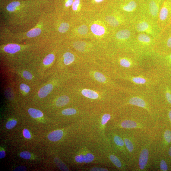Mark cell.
<instances>
[{
	"instance_id": "obj_1",
	"label": "cell",
	"mask_w": 171,
	"mask_h": 171,
	"mask_svg": "<svg viewBox=\"0 0 171 171\" xmlns=\"http://www.w3.org/2000/svg\"><path fill=\"white\" fill-rule=\"evenodd\" d=\"M70 144L69 160L78 170L92 165L104 166L109 163L101 153L97 143L83 135Z\"/></svg>"
},
{
	"instance_id": "obj_2",
	"label": "cell",
	"mask_w": 171,
	"mask_h": 171,
	"mask_svg": "<svg viewBox=\"0 0 171 171\" xmlns=\"http://www.w3.org/2000/svg\"><path fill=\"white\" fill-rule=\"evenodd\" d=\"M40 11L24 9L20 2H13L1 14L6 30L12 33H21L34 27L43 14Z\"/></svg>"
},
{
	"instance_id": "obj_3",
	"label": "cell",
	"mask_w": 171,
	"mask_h": 171,
	"mask_svg": "<svg viewBox=\"0 0 171 171\" xmlns=\"http://www.w3.org/2000/svg\"><path fill=\"white\" fill-rule=\"evenodd\" d=\"M114 119V116L109 112L91 113L85 120L83 135L97 143L106 142L107 127Z\"/></svg>"
},
{
	"instance_id": "obj_4",
	"label": "cell",
	"mask_w": 171,
	"mask_h": 171,
	"mask_svg": "<svg viewBox=\"0 0 171 171\" xmlns=\"http://www.w3.org/2000/svg\"><path fill=\"white\" fill-rule=\"evenodd\" d=\"M50 14L43 13L35 26L29 30L17 33L7 31L5 34L10 40H50Z\"/></svg>"
},
{
	"instance_id": "obj_5",
	"label": "cell",
	"mask_w": 171,
	"mask_h": 171,
	"mask_svg": "<svg viewBox=\"0 0 171 171\" xmlns=\"http://www.w3.org/2000/svg\"><path fill=\"white\" fill-rule=\"evenodd\" d=\"M143 60H150L152 71L162 79L171 80V52H162L153 50L145 55Z\"/></svg>"
},
{
	"instance_id": "obj_6",
	"label": "cell",
	"mask_w": 171,
	"mask_h": 171,
	"mask_svg": "<svg viewBox=\"0 0 171 171\" xmlns=\"http://www.w3.org/2000/svg\"><path fill=\"white\" fill-rule=\"evenodd\" d=\"M131 23L137 33H146L156 40L162 31L156 22L142 14L135 18Z\"/></svg>"
},
{
	"instance_id": "obj_7",
	"label": "cell",
	"mask_w": 171,
	"mask_h": 171,
	"mask_svg": "<svg viewBox=\"0 0 171 171\" xmlns=\"http://www.w3.org/2000/svg\"><path fill=\"white\" fill-rule=\"evenodd\" d=\"M156 41V39L148 34L136 33L132 50L142 59L144 55L154 50Z\"/></svg>"
},
{
	"instance_id": "obj_8",
	"label": "cell",
	"mask_w": 171,
	"mask_h": 171,
	"mask_svg": "<svg viewBox=\"0 0 171 171\" xmlns=\"http://www.w3.org/2000/svg\"><path fill=\"white\" fill-rule=\"evenodd\" d=\"M142 0H124L120 5L122 15L131 22L141 14Z\"/></svg>"
},
{
	"instance_id": "obj_9",
	"label": "cell",
	"mask_w": 171,
	"mask_h": 171,
	"mask_svg": "<svg viewBox=\"0 0 171 171\" xmlns=\"http://www.w3.org/2000/svg\"><path fill=\"white\" fill-rule=\"evenodd\" d=\"M97 144L101 153L109 162H111L119 169H124V166L123 161L108 141Z\"/></svg>"
},
{
	"instance_id": "obj_10",
	"label": "cell",
	"mask_w": 171,
	"mask_h": 171,
	"mask_svg": "<svg viewBox=\"0 0 171 171\" xmlns=\"http://www.w3.org/2000/svg\"><path fill=\"white\" fill-rule=\"evenodd\" d=\"M163 0H142L141 14L156 22Z\"/></svg>"
},
{
	"instance_id": "obj_11",
	"label": "cell",
	"mask_w": 171,
	"mask_h": 171,
	"mask_svg": "<svg viewBox=\"0 0 171 171\" xmlns=\"http://www.w3.org/2000/svg\"><path fill=\"white\" fill-rule=\"evenodd\" d=\"M153 50L162 52H171V23L162 30L156 40Z\"/></svg>"
},
{
	"instance_id": "obj_12",
	"label": "cell",
	"mask_w": 171,
	"mask_h": 171,
	"mask_svg": "<svg viewBox=\"0 0 171 171\" xmlns=\"http://www.w3.org/2000/svg\"><path fill=\"white\" fill-rule=\"evenodd\" d=\"M157 23L162 30L171 23V0H163Z\"/></svg>"
},
{
	"instance_id": "obj_13",
	"label": "cell",
	"mask_w": 171,
	"mask_h": 171,
	"mask_svg": "<svg viewBox=\"0 0 171 171\" xmlns=\"http://www.w3.org/2000/svg\"><path fill=\"white\" fill-rule=\"evenodd\" d=\"M66 132L65 130L63 129H57L50 132L48 136V138L51 141L58 142L62 140L65 137Z\"/></svg>"
},
{
	"instance_id": "obj_14",
	"label": "cell",
	"mask_w": 171,
	"mask_h": 171,
	"mask_svg": "<svg viewBox=\"0 0 171 171\" xmlns=\"http://www.w3.org/2000/svg\"><path fill=\"white\" fill-rule=\"evenodd\" d=\"M4 51L9 54H14L20 52L21 46L20 44L16 43H9L4 46Z\"/></svg>"
},
{
	"instance_id": "obj_15",
	"label": "cell",
	"mask_w": 171,
	"mask_h": 171,
	"mask_svg": "<svg viewBox=\"0 0 171 171\" xmlns=\"http://www.w3.org/2000/svg\"><path fill=\"white\" fill-rule=\"evenodd\" d=\"M149 154L148 150L146 148L144 149L141 152L139 158V166L142 170L144 169L147 166Z\"/></svg>"
},
{
	"instance_id": "obj_16",
	"label": "cell",
	"mask_w": 171,
	"mask_h": 171,
	"mask_svg": "<svg viewBox=\"0 0 171 171\" xmlns=\"http://www.w3.org/2000/svg\"><path fill=\"white\" fill-rule=\"evenodd\" d=\"M53 87V85L51 84H48L44 86L38 92V96L41 98L46 97L52 92Z\"/></svg>"
},
{
	"instance_id": "obj_17",
	"label": "cell",
	"mask_w": 171,
	"mask_h": 171,
	"mask_svg": "<svg viewBox=\"0 0 171 171\" xmlns=\"http://www.w3.org/2000/svg\"><path fill=\"white\" fill-rule=\"evenodd\" d=\"M81 93L84 97L92 100H97L99 98V94L96 92L88 89H84Z\"/></svg>"
},
{
	"instance_id": "obj_18",
	"label": "cell",
	"mask_w": 171,
	"mask_h": 171,
	"mask_svg": "<svg viewBox=\"0 0 171 171\" xmlns=\"http://www.w3.org/2000/svg\"><path fill=\"white\" fill-rule=\"evenodd\" d=\"M70 99L67 96H62L59 97L56 100L55 105L56 107H61L68 105L70 102Z\"/></svg>"
},
{
	"instance_id": "obj_19",
	"label": "cell",
	"mask_w": 171,
	"mask_h": 171,
	"mask_svg": "<svg viewBox=\"0 0 171 171\" xmlns=\"http://www.w3.org/2000/svg\"><path fill=\"white\" fill-rule=\"evenodd\" d=\"M92 32L95 35L101 36L104 34L105 32L104 27L97 24H93L91 27Z\"/></svg>"
},
{
	"instance_id": "obj_20",
	"label": "cell",
	"mask_w": 171,
	"mask_h": 171,
	"mask_svg": "<svg viewBox=\"0 0 171 171\" xmlns=\"http://www.w3.org/2000/svg\"><path fill=\"white\" fill-rule=\"evenodd\" d=\"M80 170L88 171H108L109 169L103 166L92 165L84 167Z\"/></svg>"
},
{
	"instance_id": "obj_21",
	"label": "cell",
	"mask_w": 171,
	"mask_h": 171,
	"mask_svg": "<svg viewBox=\"0 0 171 171\" xmlns=\"http://www.w3.org/2000/svg\"><path fill=\"white\" fill-rule=\"evenodd\" d=\"M54 162L57 166L61 170L65 171L70 170L65 163L58 157L54 158Z\"/></svg>"
},
{
	"instance_id": "obj_22",
	"label": "cell",
	"mask_w": 171,
	"mask_h": 171,
	"mask_svg": "<svg viewBox=\"0 0 171 171\" xmlns=\"http://www.w3.org/2000/svg\"><path fill=\"white\" fill-rule=\"evenodd\" d=\"M64 64L66 65H70L75 60L74 56L73 54L70 52H66L63 56Z\"/></svg>"
},
{
	"instance_id": "obj_23",
	"label": "cell",
	"mask_w": 171,
	"mask_h": 171,
	"mask_svg": "<svg viewBox=\"0 0 171 171\" xmlns=\"http://www.w3.org/2000/svg\"><path fill=\"white\" fill-rule=\"evenodd\" d=\"M30 115L34 119H37L42 117L43 114L41 111L33 108H30L28 110Z\"/></svg>"
},
{
	"instance_id": "obj_24",
	"label": "cell",
	"mask_w": 171,
	"mask_h": 171,
	"mask_svg": "<svg viewBox=\"0 0 171 171\" xmlns=\"http://www.w3.org/2000/svg\"><path fill=\"white\" fill-rule=\"evenodd\" d=\"M55 59V56L54 54H49L43 60V64L46 66L49 65L53 62Z\"/></svg>"
},
{
	"instance_id": "obj_25",
	"label": "cell",
	"mask_w": 171,
	"mask_h": 171,
	"mask_svg": "<svg viewBox=\"0 0 171 171\" xmlns=\"http://www.w3.org/2000/svg\"><path fill=\"white\" fill-rule=\"evenodd\" d=\"M85 46L86 43L83 42H76L74 43V48L81 52L84 51Z\"/></svg>"
},
{
	"instance_id": "obj_26",
	"label": "cell",
	"mask_w": 171,
	"mask_h": 171,
	"mask_svg": "<svg viewBox=\"0 0 171 171\" xmlns=\"http://www.w3.org/2000/svg\"><path fill=\"white\" fill-rule=\"evenodd\" d=\"M69 25L67 23H62L60 25L58 30L60 33H64L66 32L68 30Z\"/></svg>"
},
{
	"instance_id": "obj_27",
	"label": "cell",
	"mask_w": 171,
	"mask_h": 171,
	"mask_svg": "<svg viewBox=\"0 0 171 171\" xmlns=\"http://www.w3.org/2000/svg\"><path fill=\"white\" fill-rule=\"evenodd\" d=\"M94 77L95 79L100 82H104L106 80L104 75L99 72H95L94 74Z\"/></svg>"
},
{
	"instance_id": "obj_28",
	"label": "cell",
	"mask_w": 171,
	"mask_h": 171,
	"mask_svg": "<svg viewBox=\"0 0 171 171\" xmlns=\"http://www.w3.org/2000/svg\"><path fill=\"white\" fill-rule=\"evenodd\" d=\"M17 122L16 120L12 119L8 122L6 124V128L8 129H11L14 128L16 125Z\"/></svg>"
},
{
	"instance_id": "obj_29",
	"label": "cell",
	"mask_w": 171,
	"mask_h": 171,
	"mask_svg": "<svg viewBox=\"0 0 171 171\" xmlns=\"http://www.w3.org/2000/svg\"><path fill=\"white\" fill-rule=\"evenodd\" d=\"M78 31L80 34L85 35L87 33L88 29L86 25H82L78 28Z\"/></svg>"
},
{
	"instance_id": "obj_30",
	"label": "cell",
	"mask_w": 171,
	"mask_h": 171,
	"mask_svg": "<svg viewBox=\"0 0 171 171\" xmlns=\"http://www.w3.org/2000/svg\"><path fill=\"white\" fill-rule=\"evenodd\" d=\"M21 157L25 160H29L31 157V154L30 152L27 151H24L21 152L20 154Z\"/></svg>"
},
{
	"instance_id": "obj_31",
	"label": "cell",
	"mask_w": 171,
	"mask_h": 171,
	"mask_svg": "<svg viewBox=\"0 0 171 171\" xmlns=\"http://www.w3.org/2000/svg\"><path fill=\"white\" fill-rule=\"evenodd\" d=\"M164 138L166 141L168 143L171 142V131L167 130L164 132Z\"/></svg>"
},
{
	"instance_id": "obj_32",
	"label": "cell",
	"mask_w": 171,
	"mask_h": 171,
	"mask_svg": "<svg viewBox=\"0 0 171 171\" xmlns=\"http://www.w3.org/2000/svg\"><path fill=\"white\" fill-rule=\"evenodd\" d=\"M5 94L6 97H7L8 99L11 100L14 98V94L13 92L10 89H8L6 90L5 92Z\"/></svg>"
},
{
	"instance_id": "obj_33",
	"label": "cell",
	"mask_w": 171,
	"mask_h": 171,
	"mask_svg": "<svg viewBox=\"0 0 171 171\" xmlns=\"http://www.w3.org/2000/svg\"><path fill=\"white\" fill-rule=\"evenodd\" d=\"M20 88L21 90L25 93H28L30 91V87L26 84H21L20 85Z\"/></svg>"
},
{
	"instance_id": "obj_34",
	"label": "cell",
	"mask_w": 171,
	"mask_h": 171,
	"mask_svg": "<svg viewBox=\"0 0 171 171\" xmlns=\"http://www.w3.org/2000/svg\"><path fill=\"white\" fill-rule=\"evenodd\" d=\"M23 75L24 78L30 80L33 79V75L29 71H24L23 73Z\"/></svg>"
},
{
	"instance_id": "obj_35",
	"label": "cell",
	"mask_w": 171,
	"mask_h": 171,
	"mask_svg": "<svg viewBox=\"0 0 171 171\" xmlns=\"http://www.w3.org/2000/svg\"><path fill=\"white\" fill-rule=\"evenodd\" d=\"M160 168L161 170L163 171H166L168 169L167 164L165 161L162 160L160 164Z\"/></svg>"
},
{
	"instance_id": "obj_36",
	"label": "cell",
	"mask_w": 171,
	"mask_h": 171,
	"mask_svg": "<svg viewBox=\"0 0 171 171\" xmlns=\"http://www.w3.org/2000/svg\"><path fill=\"white\" fill-rule=\"evenodd\" d=\"M23 135L24 137L28 139L31 138V135L30 131L27 129H24L23 131Z\"/></svg>"
},
{
	"instance_id": "obj_37",
	"label": "cell",
	"mask_w": 171,
	"mask_h": 171,
	"mask_svg": "<svg viewBox=\"0 0 171 171\" xmlns=\"http://www.w3.org/2000/svg\"><path fill=\"white\" fill-rule=\"evenodd\" d=\"M80 4V0H75L72 5V9L74 11L78 10Z\"/></svg>"
},
{
	"instance_id": "obj_38",
	"label": "cell",
	"mask_w": 171,
	"mask_h": 171,
	"mask_svg": "<svg viewBox=\"0 0 171 171\" xmlns=\"http://www.w3.org/2000/svg\"><path fill=\"white\" fill-rule=\"evenodd\" d=\"M6 155L5 152V150L2 149V148H1V151H0V158L2 159V158H4Z\"/></svg>"
},
{
	"instance_id": "obj_39",
	"label": "cell",
	"mask_w": 171,
	"mask_h": 171,
	"mask_svg": "<svg viewBox=\"0 0 171 171\" xmlns=\"http://www.w3.org/2000/svg\"><path fill=\"white\" fill-rule=\"evenodd\" d=\"M73 0H67L65 3V6L66 7H69L73 4Z\"/></svg>"
},
{
	"instance_id": "obj_40",
	"label": "cell",
	"mask_w": 171,
	"mask_h": 171,
	"mask_svg": "<svg viewBox=\"0 0 171 171\" xmlns=\"http://www.w3.org/2000/svg\"><path fill=\"white\" fill-rule=\"evenodd\" d=\"M27 169L25 167L20 166L17 167L14 171H26Z\"/></svg>"
},
{
	"instance_id": "obj_41",
	"label": "cell",
	"mask_w": 171,
	"mask_h": 171,
	"mask_svg": "<svg viewBox=\"0 0 171 171\" xmlns=\"http://www.w3.org/2000/svg\"><path fill=\"white\" fill-rule=\"evenodd\" d=\"M168 116L171 122V109H170L168 112Z\"/></svg>"
},
{
	"instance_id": "obj_42",
	"label": "cell",
	"mask_w": 171,
	"mask_h": 171,
	"mask_svg": "<svg viewBox=\"0 0 171 171\" xmlns=\"http://www.w3.org/2000/svg\"><path fill=\"white\" fill-rule=\"evenodd\" d=\"M169 155L171 157V147H170V148L169 149Z\"/></svg>"
},
{
	"instance_id": "obj_43",
	"label": "cell",
	"mask_w": 171,
	"mask_h": 171,
	"mask_svg": "<svg viewBox=\"0 0 171 171\" xmlns=\"http://www.w3.org/2000/svg\"><path fill=\"white\" fill-rule=\"evenodd\" d=\"M97 2H100L103 1V0H94Z\"/></svg>"
}]
</instances>
